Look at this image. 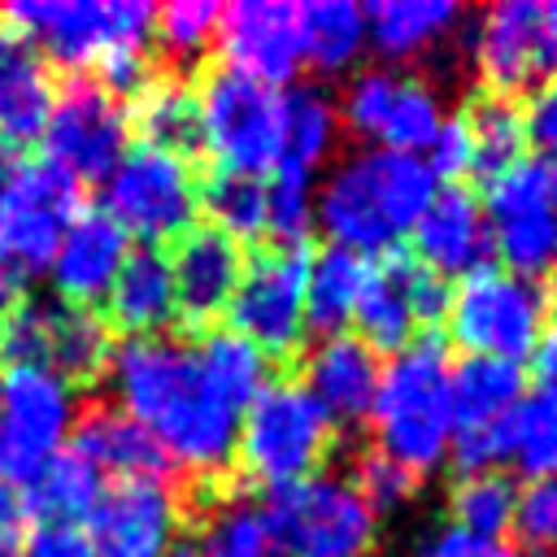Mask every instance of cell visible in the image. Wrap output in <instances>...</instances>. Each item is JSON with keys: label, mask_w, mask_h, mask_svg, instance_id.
Wrapping results in <instances>:
<instances>
[{"label": "cell", "mask_w": 557, "mask_h": 557, "mask_svg": "<svg viewBox=\"0 0 557 557\" xmlns=\"http://www.w3.org/2000/svg\"><path fill=\"white\" fill-rule=\"evenodd\" d=\"M509 531L527 557H557V474L527 479L513 492Z\"/></svg>", "instance_id": "cell-40"}, {"label": "cell", "mask_w": 557, "mask_h": 557, "mask_svg": "<svg viewBox=\"0 0 557 557\" xmlns=\"http://www.w3.org/2000/svg\"><path fill=\"white\" fill-rule=\"evenodd\" d=\"M200 148L218 157V170L274 174L283 161V91L257 83L231 65H218L196 87Z\"/></svg>", "instance_id": "cell-7"}, {"label": "cell", "mask_w": 557, "mask_h": 557, "mask_svg": "<svg viewBox=\"0 0 557 557\" xmlns=\"http://www.w3.org/2000/svg\"><path fill=\"white\" fill-rule=\"evenodd\" d=\"M22 492H26V505L22 509H30L39 518V527H78L91 513V505L100 500L104 474L87 457H78L74 448H65Z\"/></svg>", "instance_id": "cell-31"}, {"label": "cell", "mask_w": 557, "mask_h": 557, "mask_svg": "<svg viewBox=\"0 0 557 557\" xmlns=\"http://www.w3.org/2000/svg\"><path fill=\"white\" fill-rule=\"evenodd\" d=\"M409 235H413V257L440 278H466L479 265H487L492 252L483 205L466 183H440Z\"/></svg>", "instance_id": "cell-20"}, {"label": "cell", "mask_w": 557, "mask_h": 557, "mask_svg": "<svg viewBox=\"0 0 557 557\" xmlns=\"http://www.w3.org/2000/svg\"><path fill=\"white\" fill-rule=\"evenodd\" d=\"M527 139L544 148V161H557V74L527 104Z\"/></svg>", "instance_id": "cell-45"}, {"label": "cell", "mask_w": 557, "mask_h": 557, "mask_svg": "<svg viewBox=\"0 0 557 557\" xmlns=\"http://www.w3.org/2000/svg\"><path fill=\"white\" fill-rule=\"evenodd\" d=\"M183 505L165 474L113 479L83 518L91 557H165L178 540Z\"/></svg>", "instance_id": "cell-17"}, {"label": "cell", "mask_w": 557, "mask_h": 557, "mask_svg": "<svg viewBox=\"0 0 557 557\" xmlns=\"http://www.w3.org/2000/svg\"><path fill=\"white\" fill-rule=\"evenodd\" d=\"M126 117L144 135L139 144H152V148H165V152H178V157L200 148L196 91L174 74H144V83L131 91Z\"/></svg>", "instance_id": "cell-27"}, {"label": "cell", "mask_w": 557, "mask_h": 557, "mask_svg": "<svg viewBox=\"0 0 557 557\" xmlns=\"http://www.w3.org/2000/svg\"><path fill=\"white\" fill-rule=\"evenodd\" d=\"M165 557H196V553H191V548H178V544H174V548H170Z\"/></svg>", "instance_id": "cell-52"}, {"label": "cell", "mask_w": 557, "mask_h": 557, "mask_svg": "<svg viewBox=\"0 0 557 557\" xmlns=\"http://www.w3.org/2000/svg\"><path fill=\"white\" fill-rule=\"evenodd\" d=\"M218 13H222V4H213V0H170V4L152 9V39L170 57H196L218 35Z\"/></svg>", "instance_id": "cell-41"}, {"label": "cell", "mask_w": 557, "mask_h": 557, "mask_svg": "<svg viewBox=\"0 0 557 557\" xmlns=\"http://www.w3.org/2000/svg\"><path fill=\"white\" fill-rule=\"evenodd\" d=\"M374 453L392 457L409 474L444 466L453 444V361L435 339H413L379 374L370 405Z\"/></svg>", "instance_id": "cell-4"}, {"label": "cell", "mask_w": 557, "mask_h": 557, "mask_svg": "<svg viewBox=\"0 0 557 557\" xmlns=\"http://www.w3.org/2000/svg\"><path fill=\"white\" fill-rule=\"evenodd\" d=\"M17 557H91L78 527H30Z\"/></svg>", "instance_id": "cell-46"}, {"label": "cell", "mask_w": 557, "mask_h": 557, "mask_svg": "<svg viewBox=\"0 0 557 557\" xmlns=\"http://www.w3.org/2000/svg\"><path fill=\"white\" fill-rule=\"evenodd\" d=\"M413 557H518V548L505 544V540L470 535V531H461V527H444V531H435Z\"/></svg>", "instance_id": "cell-44"}, {"label": "cell", "mask_w": 557, "mask_h": 557, "mask_svg": "<svg viewBox=\"0 0 557 557\" xmlns=\"http://www.w3.org/2000/svg\"><path fill=\"white\" fill-rule=\"evenodd\" d=\"M22 540H26V509L17 492L0 483V557H17Z\"/></svg>", "instance_id": "cell-47"}, {"label": "cell", "mask_w": 557, "mask_h": 557, "mask_svg": "<svg viewBox=\"0 0 557 557\" xmlns=\"http://www.w3.org/2000/svg\"><path fill=\"white\" fill-rule=\"evenodd\" d=\"M117 409L135 418L165 461L213 474L235 457L244 400L209 366L200 339L135 335L109 357Z\"/></svg>", "instance_id": "cell-1"}, {"label": "cell", "mask_w": 557, "mask_h": 557, "mask_svg": "<svg viewBox=\"0 0 557 557\" xmlns=\"http://www.w3.org/2000/svg\"><path fill=\"white\" fill-rule=\"evenodd\" d=\"M70 448L78 457H87L100 474H113V479H139V474H165L170 470V461L152 444V435L135 418H126L117 405H96V409L78 413Z\"/></svg>", "instance_id": "cell-26"}, {"label": "cell", "mask_w": 557, "mask_h": 557, "mask_svg": "<svg viewBox=\"0 0 557 557\" xmlns=\"http://www.w3.org/2000/svg\"><path fill=\"white\" fill-rule=\"evenodd\" d=\"M352 487L361 492V500H366L374 513H392V509H400V505L418 492V474H409L405 466H396V461L383 457V453H366V457L357 461Z\"/></svg>", "instance_id": "cell-42"}, {"label": "cell", "mask_w": 557, "mask_h": 557, "mask_svg": "<svg viewBox=\"0 0 557 557\" xmlns=\"http://www.w3.org/2000/svg\"><path fill=\"white\" fill-rule=\"evenodd\" d=\"M222 44V65L283 87L300 70V26H296V4L287 0H235L218 13V35Z\"/></svg>", "instance_id": "cell-19"}, {"label": "cell", "mask_w": 557, "mask_h": 557, "mask_svg": "<svg viewBox=\"0 0 557 557\" xmlns=\"http://www.w3.org/2000/svg\"><path fill=\"white\" fill-rule=\"evenodd\" d=\"M313 231V174L278 165L265 183V235L274 244H305Z\"/></svg>", "instance_id": "cell-39"}, {"label": "cell", "mask_w": 557, "mask_h": 557, "mask_svg": "<svg viewBox=\"0 0 557 557\" xmlns=\"http://www.w3.org/2000/svg\"><path fill=\"white\" fill-rule=\"evenodd\" d=\"M505 461L527 479L557 474V392L531 387L505 418Z\"/></svg>", "instance_id": "cell-35"}, {"label": "cell", "mask_w": 557, "mask_h": 557, "mask_svg": "<svg viewBox=\"0 0 557 557\" xmlns=\"http://www.w3.org/2000/svg\"><path fill=\"white\" fill-rule=\"evenodd\" d=\"M17 165H22V157H17V148H13V144H4V139H0V191H4V187H9V178H13V174H17Z\"/></svg>", "instance_id": "cell-50"}, {"label": "cell", "mask_w": 557, "mask_h": 557, "mask_svg": "<svg viewBox=\"0 0 557 557\" xmlns=\"http://www.w3.org/2000/svg\"><path fill=\"white\" fill-rule=\"evenodd\" d=\"M461 122L470 135V174H479L483 183L527 157V109L513 96L483 91L470 100Z\"/></svg>", "instance_id": "cell-32"}, {"label": "cell", "mask_w": 557, "mask_h": 557, "mask_svg": "<svg viewBox=\"0 0 557 557\" xmlns=\"http://www.w3.org/2000/svg\"><path fill=\"white\" fill-rule=\"evenodd\" d=\"M339 139V109L318 87L283 91V161L296 170H318Z\"/></svg>", "instance_id": "cell-34"}, {"label": "cell", "mask_w": 557, "mask_h": 557, "mask_svg": "<svg viewBox=\"0 0 557 557\" xmlns=\"http://www.w3.org/2000/svg\"><path fill=\"white\" fill-rule=\"evenodd\" d=\"M170 278H174V309L187 322H209L226 313L239 274H244V244L213 226H191L174 239Z\"/></svg>", "instance_id": "cell-21"}, {"label": "cell", "mask_w": 557, "mask_h": 557, "mask_svg": "<svg viewBox=\"0 0 557 557\" xmlns=\"http://www.w3.org/2000/svg\"><path fill=\"white\" fill-rule=\"evenodd\" d=\"M366 257L348 252V248H318L309 252V274H305V331L339 335L348 326V318L357 313V296L366 283Z\"/></svg>", "instance_id": "cell-30"}, {"label": "cell", "mask_w": 557, "mask_h": 557, "mask_svg": "<svg viewBox=\"0 0 557 557\" xmlns=\"http://www.w3.org/2000/svg\"><path fill=\"white\" fill-rule=\"evenodd\" d=\"M531 357H535L540 387H553V392H557V326L540 335V344H535V352H531Z\"/></svg>", "instance_id": "cell-48"}, {"label": "cell", "mask_w": 557, "mask_h": 557, "mask_svg": "<svg viewBox=\"0 0 557 557\" xmlns=\"http://www.w3.org/2000/svg\"><path fill=\"white\" fill-rule=\"evenodd\" d=\"M100 213H109L126 239L135 235L148 248L178 239L196 226L200 213V183L191 161L152 144H131L104 174Z\"/></svg>", "instance_id": "cell-8"}, {"label": "cell", "mask_w": 557, "mask_h": 557, "mask_svg": "<svg viewBox=\"0 0 557 557\" xmlns=\"http://www.w3.org/2000/svg\"><path fill=\"white\" fill-rule=\"evenodd\" d=\"M0 357L13 366L52 370L65 383H83L109 370L113 344L100 313L57 296H30L17 300L0 322Z\"/></svg>", "instance_id": "cell-12"}, {"label": "cell", "mask_w": 557, "mask_h": 557, "mask_svg": "<svg viewBox=\"0 0 557 557\" xmlns=\"http://www.w3.org/2000/svg\"><path fill=\"white\" fill-rule=\"evenodd\" d=\"M296 26H300V61H309L318 74L348 70L366 48V13L352 0L296 4Z\"/></svg>", "instance_id": "cell-33"}, {"label": "cell", "mask_w": 557, "mask_h": 557, "mask_svg": "<svg viewBox=\"0 0 557 557\" xmlns=\"http://www.w3.org/2000/svg\"><path fill=\"white\" fill-rule=\"evenodd\" d=\"M544 305L553 313V326H557V270H553V292H544Z\"/></svg>", "instance_id": "cell-51"}, {"label": "cell", "mask_w": 557, "mask_h": 557, "mask_svg": "<svg viewBox=\"0 0 557 557\" xmlns=\"http://www.w3.org/2000/svg\"><path fill=\"white\" fill-rule=\"evenodd\" d=\"M305 274H309L305 244H270L265 252L244 261L226 318L231 331L248 339L265 361L296 352L305 339Z\"/></svg>", "instance_id": "cell-14"}, {"label": "cell", "mask_w": 557, "mask_h": 557, "mask_svg": "<svg viewBox=\"0 0 557 557\" xmlns=\"http://www.w3.org/2000/svg\"><path fill=\"white\" fill-rule=\"evenodd\" d=\"M361 13H366V44H374L392 61L431 52L461 22V9L453 0H374Z\"/></svg>", "instance_id": "cell-29"}, {"label": "cell", "mask_w": 557, "mask_h": 557, "mask_svg": "<svg viewBox=\"0 0 557 557\" xmlns=\"http://www.w3.org/2000/svg\"><path fill=\"white\" fill-rule=\"evenodd\" d=\"M52 96L57 78L48 57L22 35H0V139L13 148L39 139Z\"/></svg>", "instance_id": "cell-25"}, {"label": "cell", "mask_w": 557, "mask_h": 557, "mask_svg": "<svg viewBox=\"0 0 557 557\" xmlns=\"http://www.w3.org/2000/svg\"><path fill=\"white\" fill-rule=\"evenodd\" d=\"M444 322L466 357H500L522 366L548 322L544 287L535 278L509 274L505 265H479L453 287Z\"/></svg>", "instance_id": "cell-9"}, {"label": "cell", "mask_w": 557, "mask_h": 557, "mask_svg": "<svg viewBox=\"0 0 557 557\" xmlns=\"http://www.w3.org/2000/svg\"><path fill=\"white\" fill-rule=\"evenodd\" d=\"M426 170L435 174V183H461V174H470V135L461 117H444L435 139L426 144Z\"/></svg>", "instance_id": "cell-43"}, {"label": "cell", "mask_w": 557, "mask_h": 557, "mask_svg": "<svg viewBox=\"0 0 557 557\" xmlns=\"http://www.w3.org/2000/svg\"><path fill=\"white\" fill-rule=\"evenodd\" d=\"M527 374L500 357H461L453 366V431H487L522 400Z\"/></svg>", "instance_id": "cell-28"}, {"label": "cell", "mask_w": 557, "mask_h": 557, "mask_svg": "<svg viewBox=\"0 0 557 557\" xmlns=\"http://www.w3.org/2000/svg\"><path fill=\"white\" fill-rule=\"evenodd\" d=\"M9 22L48 61L96 70L117 96L144 83V57L152 44L148 0H17Z\"/></svg>", "instance_id": "cell-3"}, {"label": "cell", "mask_w": 557, "mask_h": 557, "mask_svg": "<svg viewBox=\"0 0 557 557\" xmlns=\"http://www.w3.org/2000/svg\"><path fill=\"white\" fill-rule=\"evenodd\" d=\"M474 70L496 96H518L535 87L540 78H553L548 48H544V22L535 0H500L479 13L474 35Z\"/></svg>", "instance_id": "cell-18"}, {"label": "cell", "mask_w": 557, "mask_h": 557, "mask_svg": "<svg viewBox=\"0 0 557 557\" xmlns=\"http://www.w3.org/2000/svg\"><path fill=\"white\" fill-rule=\"evenodd\" d=\"M270 544L287 557H366L374 544V509L344 474H309L270 487L257 505Z\"/></svg>", "instance_id": "cell-5"}, {"label": "cell", "mask_w": 557, "mask_h": 557, "mask_svg": "<svg viewBox=\"0 0 557 557\" xmlns=\"http://www.w3.org/2000/svg\"><path fill=\"white\" fill-rule=\"evenodd\" d=\"M331 435L335 426L296 379H270L239 418L235 457L248 479L283 487L318 474L322 457L331 453Z\"/></svg>", "instance_id": "cell-6"}, {"label": "cell", "mask_w": 557, "mask_h": 557, "mask_svg": "<svg viewBox=\"0 0 557 557\" xmlns=\"http://www.w3.org/2000/svg\"><path fill=\"white\" fill-rule=\"evenodd\" d=\"M0 26H4V13H0ZM0 35H4V30H0Z\"/></svg>", "instance_id": "cell-53"}, {"label": "cell", "mask_w": 557, "mask_h": 557, "mask_svg": "<svg viewBox=\"0 0 557 557\" xmlns=\"http://www.w3.org/2000/svg\"><path fill=\"white\" fill-rule=\"evenodd\" d=\"M13 305H17V274L0 261V322L9 318V309H13Z\"/></svg>", "instance_id": "cell-49"}, {"label": "cell", "mask_w": 557, "mask_h": 557, "mask_svg": "<svg viewBox=\"0 0 557 557\" xmlns=\"http://www.w3.org/2000/svg\"><path fill=\"white\" fill-rule=\"evenodd\" d=\"M453 283L426 270L413 252L392 248L366 265V283L357 296V326L374 352H400L418 331H435L448 318Z\"/></svg>", "instance_id": "cell-15"}, {"label": "cell", "mask_w": 557, "mask_h": 557, "mask_svg": "<svg viewBox=\"0 0 557 557\" xmlns=\"http://www.w3.org/2000/svg\"><path fill=\"white\" fill-rule=\"evenodd\" d=\"M483 218L492 252H500L509 274L544 278L557 270V165L544 157H522L496 178H487Z\"/></svg>", "instance_id": "cell-11"}, {"label": "cell", "mask_w": 557, "mask_h": 557, "mask_svg": "<svg viewBox=\"0 0 557 557\" xmlns=\"http://www.w3.org/2000/svg\"><path fill=\"white\" fill-rule=\"evenodd\" d=\"M200 209L209 213V226L235 244L257 239L265 235V178L218 170L200 183Z\"/></svg>", "instance_id": "cell-36"}, {"label": "cell", "mask_w": 557, "mask_h": 557, "mask_svg": "<svg viewBox=\"0 0 557 557\" xmlns=\"http://www.w3.org/2000/svg\"><path fill=\"white\" fill-rule=\"evenodd\" d=\"M104 309H109V322H117L122 331L135 335H165V326L174 322V278H170V257L161 248H148V244H135L109 292H104Z\"/></svg>", "instance_id": "cell-24"}, {"label": "cell", "mask_w": 557, "mask_h": 557, "mask_svg": "<svg viewBox=\"0 0 557 557\" xmlns=\"http://www.w3.org/2000/svg\"><path fill=\"white\" fill-rule=\"evenodd\" d=\"M435 174L413 152L357 148L331 165L322 187H313V222L335 248L348 252H392L422 218L435 196Z\"/></svg>", "instance_id": "cell-2"}, {"label": "cell", "mask_w": 557, "mask_h": 557, "mask_svg": "<svg viewBox=\"0 0 557 557\" xmlns=\"http://www.w3.org/2000/svg\"><path fill=\"white\" fill-rule=\"evenodd\" d=\"M513 492L518 487L500 470L461 474L453 487V527H461L470 535L500 540V531L509 527V513H513Z\"/></svg>", "instance_id": "cell-37"}, {"label": "cell", "mask_w": 557, "mask_h": 557, "mask_svg": "<svg viewBox=\"0 0 557 557\" xmlns=\"http://www.w3.org/2000/svg\"><path fill=\"white\" fill-rule=\"evenodd\" d=\"M39 139L48 148L44 161L65 170L74 183H83V178L104 183V174L131 148L126 100L113 87H104L100 78L74 74L65 87H57Z\"/></svg>", "instance_id": "cell-13"}, {"label": "cell", "mask_w": 557, "mask_h": 557, "mask_svg": "<svg viewBox=\"0 0 557 557\" xmlns=\"http://www.w3.org/2000/svg\"><path fill=\"white\" fill-rule=\"evenodd\" d=\"M78 209L83 196L65 170L52 161H22L0 191V261L13 274L44 270Z\"/></svg>", "instance_id": "cell-16"}, {"label": "cell", "mask_w": 557, "mask_h": 557, "mask_svg": "<svg viewBox=\"0 0 557 557\" xmlns=\"http://www.w3.org/2000/svg\"><path fill=\"white\" fill-rule=\"evenodd\" d=\"M131 252V239L117 231V222L100 209H78V218L65 226L57 252L48 257V274L57 287V300L91 305L104 300L122 257Z\"/></svg>", "instance_id": "cell-23"}, {"label": "cell", "mask_w": 557, "mask_h": 557, "mask_svg": "<svg viewBox=\"0 0 557 557\" xmlns=\"http://www.w3.org/2000/svg\"><path fill=\"white\" fill-rule=\"evenodd\" d=\"M78 426V392L52 370L13 366L0 374V483L26 487Z\"/></svg>", "instance_id": "cell-10"}, {"label": "cell", "mask_w": 557, "mask_h": 557, "mask_svg": "<svg viewBox=\"0 0 557 557\" xmlns=\"http://www.w3.org/2000/svg\"><path fill=\"white\" fill-rule=\"evenodd\" d=\"M196 557H274L261 509L248 500H226L205 518Z\"/></svg>", "instance_id": "cell-38"}, {"label": "cell", "mask_w": 557, "mask_h": 557, "mask_svg": "<svg viewBox=\"0 0 557 557\" xmlns=\"http://www.w3.org/2000/svg\"><path fill=\"white\" fill-rule=\"evenodd\" d=\"M379 374H383L379 352L366 339L339 331V335H326L313 344V352L305 357L300 387L318 400V409L326 413L331 426H357L370 418Z\"/></svg>", "instance_id": "cell-22"}]
</instances>
